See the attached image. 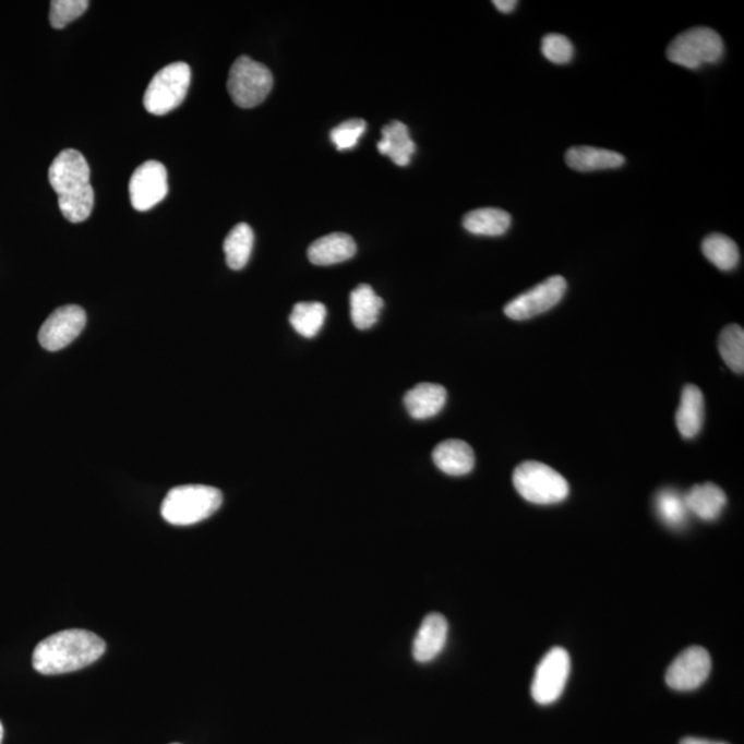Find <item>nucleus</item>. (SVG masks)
<instances>
[{"mask_svg": "<svg viewBox=\"0 0 744 744\" xmlns=\"http://www.w3.org/2000/svg\"><path fill=\"white\" fill-rule=\"evenodd\" d=\"M101 637L82 628H70L46 637L36 646L33 667L45 675L65 674L91 667L105 652Z\"/></svg>", "mask_w": 744, "mask_h": 744, "instance_id": "obj_1", "label": "nucleus"}, {"mask_svg": "<svg viewBox=\"0 0 744 744\" xmlns=\"http://www.w3.org/2000/svg\"><path fill=\"white\" fill-rule=\"evenodd\" d=\"M49 181L59 196L62 216L72 224L86 221L94 207L91 167L76 149H65L52 160Z\"/></svg>", "mask_w": 744, "mask_h": 744, "instance_id": "obj_2", "label": "nucleus"}, {"mask_svg": "<svg viewBox=\"0 0 744 744\" xmlns=\"http://www.w3.org/2000/svg\"><path fill=\"white\" fill-rule=\"evenodd\" d=\"M223 505V492L208 485L176 487L161 503V516L172 526H192L213 516Z\"/></svg>", "mask_w": 744, "mask_h": 744, "instance_id": "obj_3", "label": "nucleus"}, {"mask_svg": "<svg viewBox=\"0 0 744 744\" xmlns=\"http://www.w3.org/2000/svg\"><path fill=\"white\" fill-rule=\"evenodd\" d=\"M513 484L524 500L536 505H554L567 500L569 494L567 480L550 466L536 460L517 466Z\"/></svg>", "mask_w": 744, "mask_h": 744, "instance_id": "obj_4", "label": "nucleus"}, {"mask_svg": "<svg viewBox=\"0 0 744 744\" xmlns=\"http://www.w3.org/2000/svg\"><path fill=\"white\" fill-rule=\"evenodd\" d=\"M724 50V41L715 29L698 26L672 40L668 47V59L688 70H699L701 65L719 62Z\"/></svg>", "mask_w": 744, "mask_h": 744, "instance_id": "obj_5", "label": "nucleus"}, {"mask_svg": "<svg viewBox=\"0 0 744 744\" xmlns=\"http://www.w3.org/2000/svg\"><path fill=\"white\" fill-rule=\"evenodd\" d=\"M192 72L185 62H175L156 73L144 96L146 111L164 117L180 107L191 86Z\"/></svg>", "mask_w": 744, "mask_h": 744, "instance_id": "obj_6", "label": "nucleus"}, {"mask_svg": "<svg viewBox=\"0 0 744 744\" xmlns=\"http://www.w3.org/2000/svg\"><path fill=\"white\" fill-rule=\"evenodd\" d=\"M274 87L272 72L248 56L239 57L229 71L228 92L240 108H254L265 101Z\"/></svg>", "mask_w": 744, "mask_h": 744, "instance_id": "obj_7", "label": "nucleus"}, {"mask_svg": "<svg viewBox=\"0 0 744 744\" xmlns=\"http://www.w3.org/2000/svg\"><path fill=\"white\" fill-rule=\"evenodd\" d=\"M571 672V659L564 648L555 647L538 664L531 695L539 705H552L564 693Z\"/></svg>", "mask_w": 744, "mask_h": 744, "instance_id": "obj_8", "label": "nucleus"}, {"mask_svg": "<svg viewBox=\"0 0 744 744\" xmlns=\"http://www.w3.org/2000/svg\"><path fill=\"white\" fill-rule=\"evenodd\" d=\"M565 291H567V280L563 276L549 277L507 303L505 314L512 321H528L557 305L563 300Z\"/></svg>", "mask_w": 744, "mask_h": 744, "instance_id": "obj_9", "label": "nucleus"}, {"mask_svg": "<svg viewBox=\"0 0 744 744\" xmlns=\"http://www.w3.org/2000/svg\"><path fill=\"white\" fill-rule=\"evenodd\" d=\"M129 192L131 204L137 212L154 208L169 193L166 167L160 161H145L131 176Z\"/></svg>", "mask_w": 744, "mask_h": 744, "instance_id": "obj_10", "label": "nucleus"}, {"mask_svg": "<svg viewBox=\"0 0 744 744\" xmlns=\"http://www.w3.org/2000/svg\"><path fill=\"white\" fill-rule=\"evenodd\" d=\"M86 312L77 305L56 309L47 317L38 335L41 347L50 352L64 349L85 329Z\"/></svg>", "mask_w": 744, "mask_h": 744, "instance_id": "obj_11", "label": "nucleus"}, {"mask_svg": "<svg viewBox=\"0 0 744 744\" xmlns=\"http://www.w3.org/2000/svg\"><path fill=\"white\" fill-rule=\"evenodd\" d=\"M711 672V658L707 649H684L670 664L667 683L675 691H694L705 683Z\"/></svg>", "mask_w": 744, "mask_h": 744, "instance_id": "obj_12", "label": "nucleus"}, {"mask_svg": "<svg viewBox=\"0 0 744 744\" xmlns=\"http://www.w3.org/2000/svg\"><path fill=\"white\" fill-rule=\"evenodd\" d=\"M448 637V622L442 614H429L412 644L417 662L428 663L442 653Z\"/></svg>", "mask_w": 744, "mask_h": 744, "instance_id": "obj_13", "label": "nucleus"}, {"mask_svg": "<svg viewBox=\"0 0 744 744\" xmlns=\"http://www.w3.org/2000/svg\"><path fill=\"white\" fill-rule=\"evenodd\" d=\"M356 251L352 236L347 233H332L323 236L311 244L308 259L313 265L328 266L353 259Z\"/></svg>", "mask_w": 744, "mask_h": 744, "instance_id": "obj_14", "label": "nucleus"}, {"mask_svg": "<svg viewBox=\"0 0 744 744\" xmlns=\"http://www.w3.org/2000/svg\"><path fill=\"white\" fill-rule=\"evenodd\" d=\"M433 463L445 475H468L475 468L473 448L463 440H447L434 448Z\"/></svg>", "mask_w": 744, "mask_h": 744, "instance_id": "obj_15", "label": "nucleus"}, {"mask_svg": "<svg viewBox=\"0 0 744 744\" xmlns=\"http://www.w3.org/2000/svg\"><path fill=\"white\" fill-rule=\"evenodd\" d=\"M675 422L684 439L698 436L705 422V397L698 386L686 385L684 387L680 407L675 413Z\"/></svg>", "mask_w": 744, "mask_h": 744, "instance_id": "obj_16", "label": "nucleus"}, {"mask_svg": "<svg viewBox=\"0 0 744 744\" xmlns=\"http://www.w3.org/2000/svg\"><path fill=\"white\" fill-rule=\"evenodd\" d=\"M684 500L686 509L705 521L717 520L727 506L725 492L712 483L693 487Z\"/></svg>", "mask_w": 744, "mask_h": 744, "instance_id": "obj_17", "label": "nucleus"}, {"mask_svg": "<svg viewBox=\"0 0 744 744\" xmlns=\"http://www.w3.org/2000/svg\"><path fill=\"white\" fill-rule=\"evenodd\" d=\"M565 161L575 171L588 172L620 169L625 165V156L615 151L593 148V146H574L565 154Z\"/></svg>", "mask_w": 744, "mask_h": 744, "instance_id": "obj_18", "label": "nucleus"}, {"mask_svg": "<svg viewBox=\"0 0 744 744\" xmlns=\"http://www.w3.org/2000/svg\"><path fill=\"white\" fill-rule=\"evenodd\" d=\"M447 401V391L437 384L423 382L405 396V405L410 416L416 419H428L437 416Z\"/></svg>", "mask_w": 744, "mask_h": 744, "instance_id": "obj_19", "label": "nucleus"}, {"mask_svg": "<svg viewBox=\"0 0 744 744\" xmlns=\"http://www.w3.org/2000/svg\"><path fill=\"white\" fill-rule=\"evenodd\" d=\"M376 146H379L380 154L389 156L393 164L400 167L410 165L411 156L417 151L407 125L397 120L382 129V140Z\"/></svg>", "mask_w": 744, "mask_h": 744, "instance_id": "obj_20", "label": "nucleus"}, {"mask_svg": "<svg viewBox=\"0 0 744 744\" xmlns=\"http://www.w3.org/2000/svg\"><path fill=\"white\" fill-rule=\"evenodd\" d=\"M384 300L369 285H360L350 292V316L359 329H369L379 322Z\"/></svg>", "mask_w": 744, "mask_h": 744, "instance_id": "obj_21", "label": "nucleus"}, {"mask_svg": "<svg viewBox=\"0 0 744 744\" xmlns=\"http://www.w3.org/2000/svg\"><path fill=\"white\" fill-rule=\"evenodd\" d=\"M463 224L470 233L496 238L509 230L512 217L505 209L487 207L466 214Z\"/></svg>", "mask_w": 744, "mask_h": 744, "instance_id": "obj_22", "label": "nucleus"}, {"mask_svg": "<svg viewBox=\"0 0 744 744\" xmlns=\"http://www.w3.org/2000/svg\"><path fill=\"white\" fill-rule=\"evenodd\" d=\"M254 245V232L248 224H238L230 230L224 242V253L230 269H243Z\"/></svg>", "mask_w": 744, "mask_h": 744, "instance_id": "obj_23", "label": "nucleus"}, {"mask_svg": "<svg viewBox=\"0 0 744 744\" xmlns=\"http://www.w3.org/2000/svg\"><path fill=\"white\" fill-rule=\"evenodd\" d=\"M701 253L712 265L724 272L735 269L741 260L737 244L721 233L707 236L701 243Z\"/></svg>", "mask_w": 744, "mask_h": 744, "instance_id": "obj_24", "label": "nucleus"}, {"mask_svg": "<svg viewBox=\"0 0 744 744\" xmlns=\"http://www.w3.org/2000/svg\"><path fill=\"white\" fill-rule=\"evenodd\" d=\"M326 317L327 309L322 302H300L292 308L290 323L302 337L313 338L321 332Z\"/></svg>", "mask_w": 744, "mask_h": 744, "instance_id": "obj_25", "label": "nucleus"}, {"mask_svg": "<svg viewBox=\"0 0 744 744\" xmlns=\"http://www.w3.org/2000/svg\"><path fill=\"white\" fill-rule=\"evenodd\" d=\"M721 358L736 374H743L744 370V332L737 324H731L722 329L719 339Z\"/></svg>", "mask_w": 744, "mask_h": 744, "instance_id": "obj_26", "label": "nucleus"}, {"mask_svg": "<svg viewBox=\"0 0 744 744\" xmlns=\"http://www.w3.org/2000/svg\"><path fill=\"white\" fill-rule=\"evenodd\" d=\"M658 515L667 526L681 528L685 526L689 512L686 509L684 495L674 490L660 491L655 500Z\"/></svg>", "mask_w": 744, "mask_h": 744, "instance_id": "obj_27", "label": "nucleus"}, {"mask_svg": "<svg viewBox=\"0 0 744 744\" xmlns=\"http://www.w3.org/2000/svg\"><path fill=\"white\" fill-rule=\"evenodd\" d=\"M91 7L87 0H52L50 3V24L52 28L62 29L77 20Z\"/></svg>", "mask_w": 744, "mask_h": 744, "instance_id": "obj_28", "label": "nucleus"}, {"mask_svg": "<svg viewBox=\"0 0 744 744\" xmlns=\"http://www.w3.org/2000/svg\"><path fill=\"white\" fill-rule=\"evenodd\" d=\"M574 45L567 36L550 34L542 39V55L553 64H568L574 57Z\"/></svg>", "mask_w": 744, "mask_h": 744, "instance_id": "obj_29", "label": "nucleus"}, {"mask_svg": "<svg viewBox=\"0 0 744 744\" xmlns=\"http://www.w3.org/2000/svg\"><path fill=\"white\" fill-rule=\"evenodd\" d=\"M367 124L361 119H350L347 122L340 123L332 131L333 144L337 146L338 151L353 149L359 144L361 135L364 134Z\"/></svg>", "mask_w": 744, "mask_h": 744, "instance_id": "obj_30", "label": "nucleus"}, {"mask_svg": "<svg viewBox=\"0 0 744 744\" xmlns=\"http://www.w3.org/2000/svg\"><path fill=\"white\" fill-rule=\"evenodd\" d=\"M492 3H494L495 9L500 10L503 14L512 13L517 7L516 0H495V2Z\"/></svg>", "mask_w": 744, "mask_h": 744, "instance_id": "obj_31", "label": "nucleus"}, {"mask_svg": "<svg viewBox=\"0 0 744 744\" xmlns=\"http://www.w3.org/2000/svg\"><path fill=\"white\" fill-rule=\"evenodd\" d=\"M680 744H728V743L706 741V739L699 737H685L683 739V741H681Z\"/></svg>", "mask_w": 744, "mask_h": 744, "instance_id": "obj_32", "label": "nucleus"}, {"mask_svg": "<svg viewBox=\"0 0 744 744\" xmlns=\"http://www.w3.org/2000/svg\"><path fill=\"white\" fill-rule=\"evenodd\" d=\"M3 735H4V730H3L2 722H0V744H2V742H3Z\"/></svg>", "mask_w": 744, "mask_h": 744, "instance_id": "obj_33", "label": "nucleus"}]
</instances>
